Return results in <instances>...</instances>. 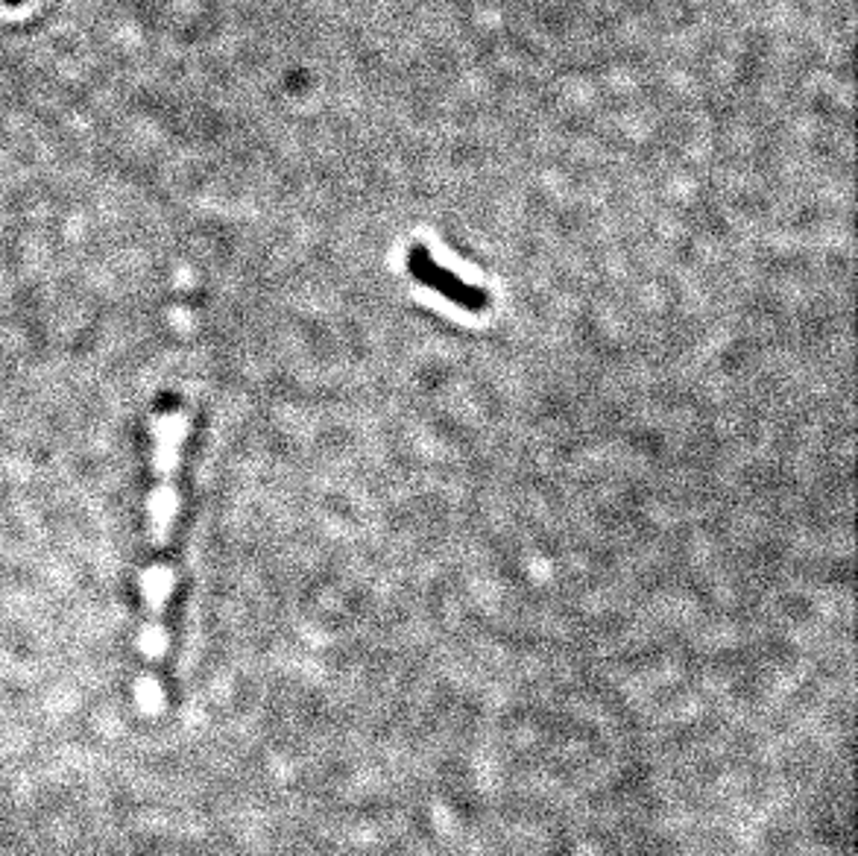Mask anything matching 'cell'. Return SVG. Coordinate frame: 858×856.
<instances>
[{
    "mask_svg": "<svg viewBox=\"0 0 858 856\" xmlns=\"http://www.w3.org/2000/svg\"><path fill=\"white\" fill-rule=\"evenodd\" d=\"M185 417L182 414H164L156 422V446H152V490L147 504V543H150V560L141 575V595H144V631H141V651L150 666H156L164 654L167 636H164V610L170 599L173 572L167 569L164 552L170 545V534L176 525L179 511V493H176V476H179V457L182 443H185Z\"/></svg>",
    "mask_w": 858,
    "mask_h": 856,
    "instance_id": "6da1fadb",
    "label": "cell"
}]
</instances>
